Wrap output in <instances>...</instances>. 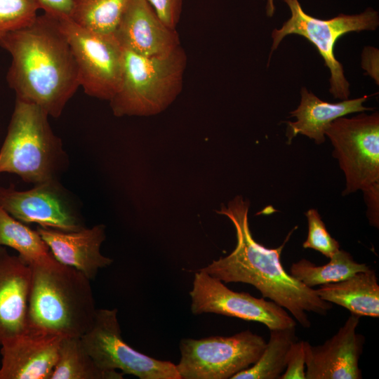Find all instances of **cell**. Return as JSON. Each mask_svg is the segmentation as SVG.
I'll return each mask as SVG.
<instances>
[{
  "label": "cell",
  "instance_id": "7",
  "mask_svg": "<svg viewBox=\"0 0 379 379\" xmlns=\"http://www.w3.org/2000/svg\"><path fill=\"white\" fill-rule=\"evenodd\" d=\"M325 135L346 180L345 196L379 185V114L361 113L331 122Z\"/></svg>",
  "mask_w": 379,
  "mask_h": 379
},
{
  "label": "cell",
  "instance_id": "12",
  "mask_svg": "<svg viewBox=\"0 0 379 379\" xmlns=\"http://www.w3.org/2000/svg\"><path fill=\"white\" fill-rule=\"evenodd\" d=\"M0 206L25 224L63 232L85 227L75 201L58 179L36 184L26 191H18L13 185L0 187Z\"/></svg>",
  "mask_w": 379,
  "mask_h": 379
},
{
  "label": "cell",
  "instance_id": "10",
  "mask_svg": "<svg viewBox=\"0 0 379 379\" xmlns=\"http://www.w3.org/2000/svg\"><path fill=\"white\" fill-rule=\"evenodd\" d=\"M81 340L102 370L121 371L140 379H181L175 364L139 352L124 340L117 309H97L91 327Z\"/></svg>",
  "mask_w": 379,
  "mask_h": 379
},
{
  "label": "cell",
  "instance_id": "21",
  "mask_svg": "<svg viewBox=\"0 0 379 379\" xmlns=\"http://www.w3.org/2000/svg\"><path fill=\"white\" fill-rule=\"evenodd\" d=\"M0 246H8L29 266L55 259L37 230L16 220L0 206Z\"/></svg>",
  "mask_w": 379,
  "mask_h": 379
},
{
  "label": "cell",
  "instance_id": "14",
  "mask_svg": "<svg viewBox=\"0 0 379 379\" xmlns=\"http://www.w3.org/2000/svg\"><path fill=\"white\" fill-rule=\"evenodd\" d=\"M113 35L123 50L142 56L164 55L180 46L176 29L147 0H129Z\"/></svg>",
  "mask_w": 379,
  "mask_h": 379
},
{
  "label": "cell",
  "instance_id": "15",
  "mask_svg": "<svg viewBox=\"0 0 379 379\" xmlns=\"http://www.w3.org/2000/svg\"><path fill=\"white\" fill-rule=\"evenodd\" d=\"M62 337L29 328L1 345L0 379H50Z\"/></svg>",
  "mask_w": 379,
  "mask_h": 379
},
{
  "label": "cell",
  "instance_id": "18",
  "mask_svg": "<svg viewBox=\"0 0 379 379\" xmlns=\"http://www.w3.org/2000/svg\"><path fill=\"white\" fill-rule=\"evenodd\" d=\"M300 95L298 107L291 112V117L296 120L285 122L288 143L301 134L313 140L317 145H321L326 140V130L333 121L349 114L372 110L363 105L368 95L333 103L321 100L305 87H302Z\"/></svg>",
  "mask_w": 379,
  "mask_h": 379
},
{
  "label": "cell",
  "instance_id": "5",
  "mask_svg": "<svg viewBox=\"0 0 379 379\" xmlns=\"http://www.w3.org/2000/svg\"><path fill=\"white\" fill-rule=\"evenodd\" d=\"M187 56L179 46L171 52L142 56L124 50L119 87L109 100L116 117H147L166 109L180 94Z\"/></svg>",
  "mask_w": 379,
  "mask_h": 379
},
{
  "label": "cell",
  "instance_id": "28",
  "mask_svg": "<svg viewBox=\"0 0 379 379\" xmlns=\"http://www.w3.org/2000/svg\"><path fill=\"white\" fill-rule=\"evenodd\" d=\"M147 1L166 25L175 29L181 15L182 0Z\"/></svg>",
  "mask_w": 379,
  "mask_h": 379
},
{
  "label": "cell",
  "instance_id": "25",
  "mask_svg": "<svg viewBox=\"0 0 379 379\" xmlns=\"http://www.w3.org/2000/svg\"><path fill=\"white\" fill-rule=\"evenodd\" d=\"M39 9L36 0H0V39L30 24Z\"/></svg>",
  "mask_w": 379,
  "mask_h": 379
},
{
  "label": "cell",
  "instance_id": "3",
  "mask_svg": "<svg viewBox=\"0 0 379 379\" xmlns=\"http://www.w3.org/2000/svg\"><path fill=\"white\" fill-rule=\"evenodd\" d=\"M27 328L64 337H81L96 314L90 279L56 259L34 265Z\"/></svg>",
  "mask_w": 379,
  "mask_h": 379
},
{
  "label": "cell",
  "instance_id": "20",
  "mask_svg": "<svg viewBox=\"0 0 379 379\" xmlns=\"http://www.w3.org/2000/svg\"><path fill=\"white\" fill-rule=\"evenodd\" d=\"M118 371L100 368L85 349L81 337L62 338L50 379H122Z\"/></svg>",
  "mask_w": 379,
  "mask_h": 379
},
{
  "label": "cell",
  "instance_id": "23",
  "mask_svg": "<svg viewBox=\"0 0 379 379\" xmlns=\"http://www.w3.org/2000/svg\"><path fill=\"white\" fill-rule=\"evenodd\" d=\"M270 339L258 359L231 379H279L286 366L291 345L298 340L295 326L270 330Z\"/></svg>",
  "mask_w": 379,
  "mask_h": 379
},
{
  "label": "cell",
  "instance_id": "13",
  "mask_svg": "<svg viewBox=\"0 0 379 379\" xmlns=\"http://www.w3.org/2000/svg\"><path fill=\"white\" fill-rule=\"evenodd\" d=\"M361 317L351 314L338 332L322 345L302 341L306 379H361L359 361L364 337L356 333Z\"/></svg>",
  "mask_w": 379,
  "mask_h": 379
},
{
  "label": "cell",
  "instance_id": "16",
  "mask_svg": "<svg viewBox=\"0 0 379 379\" xmlns=\"http://www.w3.org/2000/svg\"><path fill=\"white\" fill-rule=\"evenodd\" d=\"M32 268L0 248V345L27 330Z\"/></svg>",
  "mask_w": 379,
  "mask_h": 379
},
{
  "label": "cell",
  "instance_id": "6",
  "mask_svg": "<svg viewBox=\"0 0 379 379\" xmlns=\"http://www.w3.org/2000/svg\"><path fill=\"white\" fill-rule=\"evenodd\" d=\"M284 1L291 11V17L280 29L272 31L270 58L287 35L295 34L305 37L314 45L330 70L331 94L335 98L343 100L348 99L350 95V83L345 77L342 64L334 55L335 44L346 33L375 30L379 25L378 12L373 8H368L359 14L340 13L333 18L322 20L307 14L298 0Z\"/></svg>",
  "mask_w": 379,
  "mask_h": 379
},
{
  "label": "cell",
  "instance_id": "33",
  "mask_svg": "<svg viewBox=\"0 0 379 379\" xmlns=\"http://www.w3.org/2000/svg\"><path fill=\"white\" fill-rule=\"evenodd\" d=\"M0 248H1V246H0Z\"/></svg>",
  "mask_w": 379,
  "mask_h": 379
},
{
  "label": "cell",
  "instance_id": "8",
  "mask_svg": "<svg viewBox=\"0 0 379 379\" xmlns=\"http://www.w3.org/2000/svg\"><path fill=\"white\" fill-rule=\"evenodd\" d=\"M266 344L262 336L248 330L228 337L182 339L176 368L181 379H231L252 366Z\"/></svg>",
  "mask_w": 379,
  "mask_h": 379
},
{
  "label": "cell",
  "instance_id": "19",
  "mask_svg": "<svg viewBox=\"0 0 379 379\" xmlns=\"http://www.w3.org/2000/svg\"><path fill=\"white\" fill-rule=\"evenodd\" d=\"M320 286L315 291L323 300L359 317H379V285L374 270L368 268L343 281Z\"/></svg>",
  "mask_w": 379,
  "mask_h": 379
},
{
  "label": "cell",
  "instance_id": "4",
  "mask_svg": "<svg viewBox=\"0 0 379 379\" xmlns=\"http://www.w3.org/2000/svg\"><path fill=\"white\" fill-rule=\"evenodd\" d=\"M48 116L40 107L16 99L0 149V173H15L34 185L58 180L67 167L68 157Z\"/></svg>",
  "mask_w": 379,
  "mask_h": 379
},
{
  "label": "cell",
  "instance_id": "17",
  "mask_svg": "<svg viewBox=\"0 0 379 379\" xmlns=\"http://www.w3.org/2000/svg\"><path fill=\"white\" fill-rule=\"evenodd\" d=\"M37 232L60 263L72 267L93 279L100 269L110 265L112 260L100 253L105 239V227L97 225L74 232H63L38 226Z\"/></svg>",
  "mask_w": 379,
  "mask_h": 379
},
{
  "label": "cell",
  "instance_id": "24",
  "mask_svg": "<svg viewBox=\"0 0 379 379\" xmlns=\"http://www.w3.org/2000/svg\"><path fill=\"white\" fill-rule=\"evenodd\" d=\"M129 0H73L71 19L101 34H113Z\"/></svg>",
  "mask_w": 379,
  "mask_h": 379
},
{
  "label": "cell",
  "instance_id": "2",
  "mask_svg": "<svg viewBox=\"0 0 379 379\" xmlns=\"http://www.w3.org/2000/svg\"><path fill=\"white\" fill-rule=\"evenodd\" d=\"M249 201L235 197L217 213L227 216L236 230L237 245L227 256L200 269L222 282H242L256 288L262 298L286 309L304 328L311 322L307 312L326 315L332 303L323 300L315 289L293 278L284 269L281 255L293 233L276 248H267L253 237L248 224Z\"/></svg>",
  "mask_w": 379,
  "mask_h": 379
},
{
  "label": "cell",
  "instance_id": "29",
  "mask_svg": "<svg viewBox=\"0 0 379 379\" xmlns=\"http://www.w3.org/2000/svg\"><path fill=\"white\" fill-rule=\"evenodd\" d=\"M40 9L55 18H71L73 0H36Z\"/></svg>",
  "mask_w": 379,
  "mask_h": 379
},
{
  "label": "cell",
  "instance_id": "30",
  "mask_svg": "<svg viewBox=\"0 0 379 379\" xmlns=\"http://www.w3.org/2000/svg\"><path fill=\"white\" fill-rule=\"evenodd\" d=\"M363 192L368 206V218L370 224L378 227L379 185H376Z\"/></svg>",
  "mask_w": 379,
  "mask_h": 379
},
{
  "label": "cell",
  "instance_id": "11",
  "mask_svg": "<svg viewBox=\"0 0 379 379\" xmlns=\"http://www.w3.org/2000/svg\"><path fill=\"white\" fill-rule=\"evenodd\" d=\"M190 295L191 310L195 315L214 313L233 317L262 323L269 330L296 326L285 309L273 301L232 291L222 281L201 270L194 274Z\"/></svg>",
  "mask_w": 379,
  "mask_h": 379
},
{
  "label": "cell",
  "instance_id": "22",
  "mask_svg": "<svg viewBox=\"0 0 379 379\" xmlns=\"http://www.w3.org/2000/svg\"><path fill=\"white\" fill-rule=\"evenodd\" d=\"M368 268L365 263L354 261L350 253L340 249L324 265L317 266L302 258L292 263L289 272L293 278L306 286L312 288L343 281Z\"/></svg>",
  "mask_w": 379,
  "mask_h": 379
},
{
  "label": "cell",
  "instance_id": "31",
  "mask_svg": "<svg viewBox=\"0 0 379 379\" xmlns=\"http://www.w3.org/2000/svg\"><path fill=\"white\" fill-rule=\"evenodd\" d=\"M378 60V50L373 47H366L362 53V67L378 84V72L372 66V62Z\"/></svg>",
  "mask_w": 379,
  "mask_h": 379
},
{
  "label": "cell",
  "instance_id": "27",
  "mask_svg": "<svg viewBox=\"0 0 379 379\" xmlns=\"http://www.w3.org/2000/svg\"><path fill=\"white\" fill-rule=\"evenodd\" d=\"M286 366L279 379H306L305 358L302 341L293 342L287 352Z\"/></svg>",
  "mask_w": 379,
  "mask_h": 379
},
{
  "label": "cell",
  "instance_id": "26",
  "mask_svg": "<svg viewBox=\"0 0 379 379\" xmlns=\"http://www.w3.org/2000/svg\"><path fill=\"white\" fill-rule=\"evenodd\" d=\"M308 225L304 248H312L331 258L340 250V244L328 232L317 210L311 208L305 213Z\"/></svg>",
  "mask_w": 379,
  "mask_h": 379
},
{
  "label": "cell",
  "instance_id": "9",
  "mask_svg": "<svg viewBox=\"0 0 379 379\" xmlns=\"http://www.w3.org/2000/svg\"><path fill=\"white\" fill-rule=\"evenodd\" d=\"M76 61L80 86L92 97L110 100L121 79L124 50L113 34L86 29L69 18H57Z\"/></svg>",
  "mask_w": 379,
  "mask_h": 379
},
{
  "label": "cell",
  "instance_id": "1",
  "mask_svg": "<svg viewBox=\"0 0 379 379\" xmlns=\"http://www.w3.org/2000/svg\"><path fill=\"white\" fill-rule=\"evenodd\" d=\"M10 53L7 73L16 99L59 117L80 86L78 68L58 18L44 13L28 25L0 39Z\"/></svg>",
  "mask_w": 379,
  "mask_h": 379
},
{
  "label": "cell",
  "instance_id": "32",
  "mask_svg": "<svg viewBox=\"0 0 379 379\" xmlns=\"http://www.w3.org/2000/svg\"><path fill=\"white\" fill-rule=\"evenodd\" d=\"M275 11L274 0H267L266 5V13L267 16H272Z\"/></svg>",
  "mask_w": 379,
  "mask_h": 379
}]
</instances>
